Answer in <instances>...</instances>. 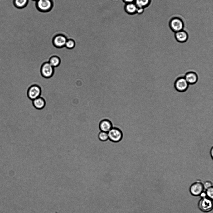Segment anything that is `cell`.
<instances>
[{
  "instance_id": "11",
  "label": "cell",
  "mask_w": 213,
  "mask_h": 213,
  "mask_svg": "<svg viewBox=\"0 0 213 213\" xmlns=\"http://www.w3.org/2000/svg\"><path fill=\"white\" fill-rule=\"evenodd\" d=\"M175 37L176 40L178 42L184 43L187 40L188 35L186 31L182 30L175 32Z\"/></svg>"
},
{
  "instance_id": "3",
  "label": "cell",
  "mask_w": 213,
  "mask_h": 213,
  "mask_svg": "<svg viewBox=\"0 0 213 213\" xmlns=\"http://www.w3.org/2000/svg\"><path fill=\"white\" fill-rule=\"evenodd\" d=\"M68 39L67 37L62 33H58L53 37L51 42L53 45L57 48H62L65 47Z\"/></svg>"
},
{
  "instance_id": "15",
  "label": "cell",
  "mask_w": 213,
  "mask_h": 213,
  "mask_svg": "<svg viewBox=\"0 0 213 213\" xmlns=\"http://www.w3.org/2000/svg\"><path fill=\"white\" fill-rule=\"evenodd\" d=\"M125 9L126 12L128 14H133L137 12V7L135 4L130 3L125 5Z\"/></svg>"
},
{
  "instance_id": "8",
  "label": "cell",
  "mask_w": 213,
  "mask_h": 213,
  "mask_svg": "<svg viewBox=\"0 0 213 213\" xmlns=\"http://www.w3.org/2000/svg\"><path fill=\"white\" fill-rule=\"evenodd\" d=\"M198 207L202 211L208 212L212 209V203L211 200L208 198L203 197L199 202Z\"/></svg>"
},
{
  "instance_id": "12",
  "label": "cell",
  "mask_w": 213,
  "mask_h": 213,
  "mask_svg": "<svg viewBox=\"0 0 213 213\" xmlns=\"http://www.w3.org/2000/svg\"><path fill=\"white\" fill-rule=\"evenodd\" d=\"M32 103L34 107L38 110L43 109L46 105L45 100L41 97L32 100Z\"/></svg>"
},
{
  "instance_id": "13",
  "label": "cell",
  "mask_w": 213,
  "mask_h": 213,
  "mask_svg": "<svg viewBox=\"0 0 213 213\" xmlns=\"http://www.w3.org/2000/svg\"><path fill=\"white\" fill-rule=\"evenodd\" d=\"M112 127L111 122L107 119L102 120L99 124V128L101 131L108 132Z\"/></svg>"
},
{
  "instance_id": "7",
  "label": "cell",
  "mask_w": 213,
  "mask_h": 213,
  "mask_svg": "<svg viewBox=\"0 0 213 213\" xmlns=\"http://www.w3.org/2000/svg\"><path fill=\"white\" fill-rule=\"evenodd\" d=\"M41 94V88L37 85H33L31 86L27 92V96L31 100L40 97Z\"/></svg>"
},
{
  "instance_id": "5",
  "label": "cell",
  "mask_w": 213,
  "mask_h": 213,
  "mask_svg": "<svg viewBox=\"0 0 213 213\" xmlns=\"http://www.w3.org/2000/svg\"><path fill=\"white\" fill-rule=\"evenodd\" d=\"M189 84L183 77H178L175 81L174 87L175 89L180 92L186 91L188 88Z\"/></svg>"
},
{
  "instance_id": "24",
  "label": "cell",
  "mask_w": 213,
  "mask_h": 213,
  "mask_svg": "<svg viewBox=\"0 0 213 213\" xmlns=\"http://www.w3.org/2000/svg\"><path fill=\"white\" fill-rule=\"evenodd\" d=\"M32 0L34 1H35L36 2V1H37V0Z\"/></svg>"
},
{
  "instance_id": "19",
  "label": "cell",
  "mask_w": 213,
  "mask_h": 213,
  "mask_svg": "<svg viewBox=\"0 0 213 213\" xmlns=\"http://www.w3.org/2000/svg\"><path fill=\"white\" fill-rule=\"evenodd\" d=\"M98 138L102 141H106L109 139L108 132L101 131L99 134Z\"/></svg>"
},
{
  "instance_id": "4",
  "label": "cell",
  "mask_w": 213,
  "mask_h": 213,
  "mask_svg": "<svg viewBox=\"0 0 213 213\" xmlns=\"http://www.w3.org/2000/svg\"><path fill=\"white\" fill-rule=\"evenodd\" d=\"M109 139L114 142L120 141L123 137L121 131L117 127H112L108 132Z\"/></svg>"
},
{
  "instance_id": "1",
  "label": "cell",
  "mask_w": 213,
  "mask_h": 213,
  "mask_svg": "<svg viewBox=\"0 0 213 213\" xmlns=\"http://www.w3.org/2000/svg\"><path fill=\"white\" fill-rule=\"evenodd\" d=\"M35 2V6L37 9L43 13L50 12L54 6L53 0H37Z\"/></svg>"
},
{
  "instance_id": "2",
  "label": "cell",
  "mask_w": 213,
  "mask_h": 213,
  "mask_svg": "<svg viewBox=\"0 0 213 213\" xmlns=\"http://www.w3.org/2000/svg\"><path fill=\"white\" fill-rule=\"evenodd\" d=\"M184 26L183 20L178 17L172 18L169 22V26L170 29L175 33L182 30Z\"/></svg>"
},
{
  "instance_id": "23",
  "label": "cell",
  "mask_w": 213,
  "mask_h": 213,
  "mask_svg": "<svg viewBox=\"0 0 213 213\" xmlns=\"http://www.w3.org/2000/svg\"><path fill=\"white\" fill-rule=\"evenodd\" d=\"M125 2L127 3H132L135 0H123Z\"/></svg>"
},
{
  "instance_id": "21",
  "label": "cell",
  "mask_w": 213,
  "mask_h": 213,
  "mask_svg": "<svg viewBox=\"0 0 213 213\" xmlns=\"http://www.w3.org/2000/svg\"><path fill=\"white\" fill-rule=\"evenodd\" d=\"M204 188L206 189H207L211 187H212V184L209 181H206L203 184Z\"/></svg>"
},
{
  "instance_id": "10",
  "label": "cell",
  "mask_w": 213,
  "mask_h": 213,
  "mask_svg": "<svg viewBox=\"0 0 213 213\" xmlns=\"http://www.w3.org/2000/svg\"><path fill=\"white\" fill-rule=\"evenodd\" d=\"M184 77L189 85L195 84L198 79L197 74L193 71H189L186 72Z\"/></svg>"
},
{
  "instance_id": "14",
  "label": "cell",
  "mask_w": 213,
  "mask_h": 213,
  "mask_svg": "<svg viewBox=\"0 0 213 213\" xmlns=\"http://www.w3.org/2000/svg\"><path fill=\"white\" fill-rule=\"evenodd\" d=\"M151 0H135L137 8L144 9L150 4Z\"/></svg>"
},
{
  "instance_id": "9",
  "label": "cell",
  "mask_w": 213,
  "mask_h": 213,
  "mask_svg": "<svg viewBox=\"0 0 213 213\" xmlns=\"http://www.w3.org/2000/svg\"><path fill=\"white\" fill-rule=\"evenodd\" d=\"M203 184L200 182L193 183L190 186V191L191 194L194 196H198L202 194L203 190Z\"/></svg>"
},
{
  "instance_id": "17",
  "label": "cell",
  "mask_w": 213,
  "mask_h": 213,
  "mask_svg": "<svg viewBox=\"0 0 213 213\" xmlns=\"http://www.w3.org/2000/svg\"><path fill=\"white\" fill-rule=\"evenodd\" d=\"M48 62L54 67H56L60 65L61 60L58 57L54 56L50 57Z\"/></svg>"
},
{
  "instance_id": "16",
  "label": "cell",
  "mask_w": 213,
  "mask_h": 213,
  "mask_svg": "<svg viewBox=\"0 0 213 213\" xmlns=\"http://www.w3.org/2000/svg\"><path fill=\"white\" fill-rule=\"evenodd\" d=\"M29 0H14L13 3L15 6L18 9H22L28 5Z\"/></svg>"
},
{
  "instance_id": "18",
  "label": "cell",
  "mask_w": 213,
  "mask_h": 213,
  "mask_svg": "<svg viewBox=\"0 0 213 213\" xmlns=\"http://www.w3.org/2000/svg\"><path fill=\"white\" fill-rule=\"evenodd\" d=\"M76 45V42L74 39L71 38H68L65 43V47L68 49H71L75 47Z\"/></svg>"
},
{
  "instance_id": "22",
  "label": "cell",
  "mask_w": 213,
  "mask_h": 213,
  "mask_svg": "<svg viewBox=\"0 0 213 213\" xmlns=\"http://www.w3.org/2000/svg\"><path fill=\"white\" fill-rule=\"evenodd\" d=\"M143 10L144 9L143 8H137V12H138V13H141L143 12Z\"/></svg>"
},
{
  "instance_id": "20",
  "label": "cell",
  "mask_w": 213,
  "mask_h": 213,
  "mask_svg": "<svg viewBox=\"0 0 213 213\" xmlns=\"http://www.w3.org/2000/svg\"><path fill=\"white\" fill-rule=\"evenodd\" d=\"M206 191V194L208 197L211 199L213 198V188L211 187L207 189Z\"/></svg>"
},
{
  "instance_id": "6",
  "label": "cell",
  "mask_w": 213,
  "mask_h": 213,
  "mask_svg": "<svg viewBox=\"0 0 213 213\" xmlns=\"http://www.w3.org/2000/svg\"><path fill=\"white\" fill-rule=\"evenodd\" d=\"M54 68L48 62L44 63L41 66V73L44 78H49L53 75Z\"/></svg>"
}]
</instances>
